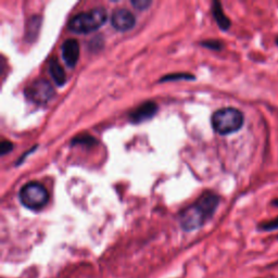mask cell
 I'll use <instances>...</instances> for the list:
<instances>
[{"label":"cell","mask_w":278,"mask_h":278,"mask_svg":"<svg viewBox=\"0 0 278 278\" xmlns=\"http://www.w3.org/2000/svg\"><path fill=\"white\" fill-rule=\"evenodd\" d=\"M220 197L212 191H205L196 202L183 210L180 223L185 232L196 231L214 215L220 204Z\"/></svg>","instance_id":"6da1fadb"},{"label":"cell","mask_w":278,"mask_h":278,"mask_svg":"<svg viewBox=\"0 0 278 278\" xmlns=\"http://www.w3.org/2000/svg\"><path fill=\"white\" fill-rule=\"evenodd\" d=\"M213 130L220 135H231L242 129L244 115L240 110L232 107L222 108L213 113L211 118Z\"/></svg>","instance_id":"7a4b0ae2"},{"label":"cell","mask_w":278,"mask_h":278,"mask_svg":"<svg viewBox=\"0 0 278 278\" xmlns=\"http://www.w3.org/2000/svg\"><path fill=\"white\" fill-rule=\"evenodd\" d=\"M107 20L104 8H93L90 11L74 15L68 24V29L76 34H90L97 31Z\"/></svg>","instance_id":"3957f363"},{"label":"cell","mask_w":278,"mask_h":278,"mask_svg":"<svg viewBox=\"0 0 278 278\" xmlns=\"http://www.w3.org/2000/svg\"><path fill=\"white\" fill-rule=\"evenodd\" d=\"M20 202L30 210H41L47 204L49 193L40 183L31 182L21 188L19 192Z\"/></svg>","instance_id":"277c9868"},{"label":"cell","mask_w":278,"mask_h":278,"mask_svg":"<svg viewBox=\"0 0 278 278\" xmlns=\"http://www.w3.org/2000/svg\"><path fill=\"white\" fill-rule=\"evenodd\" d=\"M54 93L53 87L48 80L37 79L25 88L24 94L29 101L35 104H46Z\"/></svg>","instance_id":"5b68a950"},{"label":"cell","mask_w":278,"mask_h":278,"mask_svg":"<svg viewBox=\"0 0 278 278\" xmlns=\"http://www.w3.org/2000/svg\"><path fill=\"white\" fill-rule=\"evenodd\" d=\"M136 18L130 10L125 8H118L113 11L111 15V24L116 31L126 32L134 27Z\"/></svg>","instance_id":"8992f818"},{"label":"cell","mask_w":278,"mask_h":278,"mask_svg":"<svg viewBox=\"0 0 278 278\" xmlns=\"http://www.w3.org/2000/svg\"><path fill=\"white\" fill-rule=\"evenodd\" d=\"M62 58L65 64L70 68H74L80 58V44L74 38H69L63 42L61 47Z\"/></svg>","instance_id":"52a82bcc"},{"label":"cell","mask_w":278,"mask_h":278,"mask_svg":"<svg viewBox=\"0 0 278 278\" xmlns=\"http://www.w3.org/2000/svg\"><path fill=\"white\" fill-rule=\"evenodd\" d=\"M158 111V105L152 101H147L139 105L130 115L133 123H142L144 121L152 119Z\"/></svg>","instance_id":"ba28073f"},{"label":"cell","mask_w":278,"mask_h":278,"mask_svg":"<svg viewBox=\"0 0 278 278\" xmlns=\"http://www.w3.org/2000/svg\"><path fill=\"white\" fill-rule=\"evenodd\" d=\"M48 70L55 84H57L58 86H63L65 84V82H66L65 72L62 69V66L60 65L57 58H53L49 61Z\"/></svg>","instance_id":"9c48e42d"},{"label":"cell","mask_w":278,"mask_h":278,"mask_svg":"<svg viewBox=\"0 0 278 278\" xmlns=\"http://www.w3.org/2000/svg\"><path fill=\"white\" fill-rule=\"evenodd\" d=\"M212 13H213L216 23H218V25L220 26V29L222 31H229L232 25V22L229 18H227V15L224 13L223 8H222V4L220 1L213 2Z\"/></svg>","instance_id":"30bf717a"},{"label":"cell","mask_w":278,"mask_h":278,"mask_svg":"<svg viewBox=\"0 0 278 278\" xmlns=\"http://www.w3.org/2000/svg\"><path fill=\"white\" fill-rule=\"evenodd\" d=\"M42 19L38 15H33L31 19L27 21V24L25 27V37L29 42L35 41V38L38 35V32L41 30Z\"/></svg>","instance_id":"8fae6325"},{"label":"cell","mask_w":278,"mask_h":278,"mask_svg":"<svg viewBox=\"0 0 278 278\" xmlns=\"http://www.w3.org/2000/svg\"><path fill=\"white\" fill-rule=\"evenodd\" d=\"M258 230L260 232H273L278 230V216L273 220L261 222L258 225Z\"/></svg>","instance_id":"7c38bea8"},{"label":"cell","mask_w":278,"mask_h":278,"mask_svg":"<svg viewBox=\"0 0 278 278\" xmlns=\"http://www.w3.org/2000/svg\"><path fill=\"white\" fill-rule=\"evenodd\" d=\"M97 142L96 139H94L93 136L88 135V134H84V135H80L75 138H73L72 140V144H85V146H93Z\"/></svg>","instance_id":"4fadbf2b"},{"label":"cell","mask_w":278,"mask_h":278,"mask_svg":"<svg viewBox=\"0 0 278 278\" xmlns=\"http://www.w3.org/2000/svg\"><path fill=\"white\" fill-rule=\"evenodd\" d=\"M177 80H194V76L191 74L179 73V74H170L163 76L160 82H168V81H177Z\"/></svg>","instance_id":"5bb4252c"},{"label":"cell","mask_w":278,"mask_h":278,"mask_svg":"<svg viewBox=\"0 0 278 278\" xmlns=\"http://www.w3.org/2000/svg\"><path fill=\"white\" fill-rule=\"evenodd\" d=\"M202 46L207 47L209 49H212V50H216V51H220V50L223 49L224 45L223 43L220 42V41H216V40H209V41H204L200 43Z\"/></svg>","instance_id":"9a60e30c"},{"label":"cell","mask_w":278,"mask_h":278,"mask_svg":"<svg viewBox=\"0 0 278 278\" xmlns=\"http://www.w3.org/2000/svg\"><path fill=\"white\" fill-rule=\"evenodd\" d=\"M132 4L138 10H146L150 7L151 1H150V0H133Z\"/></svg>","instance_id":"2e32d148"},{"label":"cell","mask_w":278,"mask_h":278,"mask_svg":"<svg viewBox=\"0 0 278 278\" xmlns=\"http://www.w3.org/2000/svg\"><path fill=\"white\" fill-rule=\"evenodd\" d=\"M12 148H13L12 142H10L9 140H2L1 144H0V154L3 157V155L12 151Z\"/></svg>","instance_id":"e0dca14e"},{"label":"cell","mask_w":278,"mask_h":278,"mask_svg":"<svg viewBox=\"0 0 278 278\" xmlns=\"http://www.w3.org/2000/svg\"><path fill=\"white\" fill-rule=\"evenodd\" d=\"M272 205H274V207L278 208V198L272 200Z\"/></svg>","instance_id":"ac0fdd59"},{"label":"cell","mask_w":278,"mask_h":278,"mask_svg":"<svg viewBox=\"0 0 278 278\" xmlns=\"http://www.w3.org/2000/svg\"><path fill=\"white\" fill-rule=\"evenodd\" d=\"M275 44H276V45L278 46V36L275 38Z\"/></svg>","instance_id":"d6986e66"},{"label":"cell","mask_w":278,"mask_h":278,"mask_svg":"<svg viewBox=\"0 0 278 278\" xmlns=\"http://www.w3.org/2000/svg\"><path fill=\"white\" fill-rule=\"evenodd\" d=\"M277 240H278V236H277Z\"/></svg>","instance_id":"ffe728a7"}]
</instances>
